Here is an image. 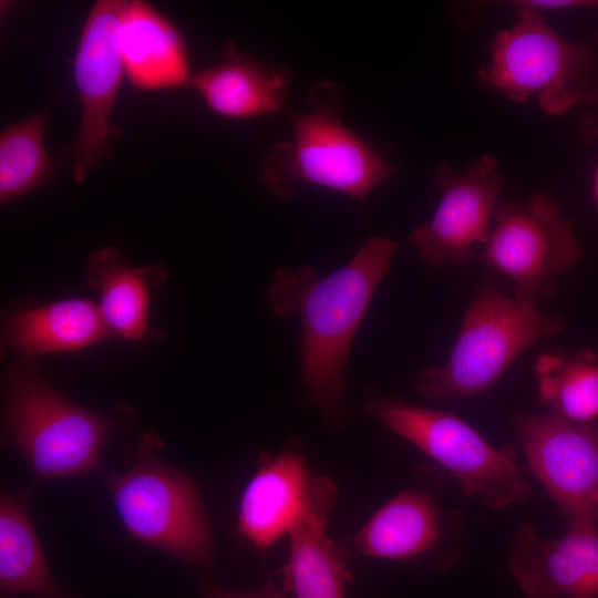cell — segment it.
I'll use <instances>...</instances> for the list:
<instances>
[{
	"label": "cell",
	"instance_id": "6da1fadb",
	"mask_svg": "<svg viewBox=\"0 0 598 598\" xmlns=\"http://www.w3.org/2000/svg\"><path fill=\"white\" fill-rule=\"evenodd\" d=\"M399 247L392 238L372 237L326 277H318L310 266L282 267L274 275L267 300L279 317L298 315L302 386L309 401L328 416L348 413L349 353Z\"/></svg>",
	"mask_w": 598,
	"mask_h": 598
},
{
	"label": "cell",
	"instance_id": "7a4b0ae2",
	"mask_svg": "<svg viewBox=\"0 0 598 598\" xmlns=\"http://www.w3.org/2000/svg\"><path fill=\"white\" fill-rule=\"evenodd\" d=\"M114 420L54 390L35 358L11 363L2 378V442L22 456L33 477L53 482L95 471Z\"/></svg>",
	"mask_w": 598,
	"mask_h": 598
},
{
	"label": "cell",
	"instance_id": "3957f363",
	"mask_svg": "<svg viewBox=\"0 0 598 598\" xmlns=\"http://www.w3.org/2000/svg\"><path fill=\"white\" fill-rule=\"evenodd\" d=\"M488 52L477 72L487 90L520 103L534 99L554 116L598 106V32L591 40L567 39L540 13L518 9L513 27L496 33Z\"/></svg>",
	"mask_w": 598,
	"mask_h": 598
},
{
	"label": "cell",
	"instance_id": "277c9868",
	"mask_svg": "<svg viewBox=\"0 0 598 598\" xmlns=\"http://www.w3.org/2000/svg\"><path fill=\"white\" fill-rule=\"evenodd\" d=\"M340 95L334 84H317L309 93L312 110L290 115L292 138L275 144L258 169L271 195L288 199L298 186L311 185L364 202L393 174L377 148L341 121Z\"/></svg>",
	"mask_w": 598,
	"mask_h": 598
},
{
	"label": "cell",
	"instance_id": "5b68a950",
	"mask_svg": "<svg viewBox=\"0 0 598 598\" xmlns=\"http://www.w3.org/2000/svg\"><path fill=\"white\" fill-rule=\"evenodd\" d=\"M564 327L533 301L485 289L467 307L446 362L423 369L415 389L430 400L485 393L520 354Z\"/></svg>",
	"mask_w": 598,
	"mask_h": 598
},
{
	"label": "cell",
	"instance_id": "8992f818",
	"mask_svg": "<svg viewBox=\"0 0 598 598\" xmlns=\"http://www.w3.org/2000/svg\"><path fill=\"white\" fill-rule=\"evenodd\" d=\"M368 413L445 468L466 496L502 511L525 502L532 486L516 462L514 446H493L453 411L371 396Z\"/></svg>",
	"mask_w": 598,
	"mask_h": 598
},
{
	"label": "cell",
	"instance_id": "52a82bcc",
	"mask_svg": "<svg viewBox=\"0 0 598 598\" xmlns=\"http://www.w3.org/2000/svg\"><path fill=\"white\" fill-rule=\"evenodd\" d=\"M104 483L125 530L136 540L209 570L214 537L199 486L184 472L148 460Z\"/></svg>",
	"mask_w": 598,
	"mask_h": 598
},
{
	"label": "cell",
	"instance_id": "ba28073f",
	"mask_svg": "<svg viewBox=\"0 0 598 598\" xmlns=\"http://www.w3.org/2000/svg\"><path fill=\"white\" fill-rule=\"evenodd\" d=\"M580 249L571 223L547 195L501 200L477 259L515 282V297L535 303L575 266Z\"/></svg>",
	"mask_w": 598,
	"mask_h": 598
},
{
	"label": "cell",
	"instance_id": "9c48e42d",
	"mask_svg": "<svg viewBox=\"0 0 598 598\" xmlns=\"http://www.w3.org/2000/svg\"><path fill=\"white\" fill-rule=\"evenodd\" d=\"M509 417L529 471L569 528L598 529V422L518 411Z\"/></svg>",
	"mask_w": 598,
	"mask_h": 598
},
{
	"label": "cell",
	"instance_id": "30bf717a",
	"mask_svg": "<svg viewBox=\"0 0 598 598\" xmlns=\"http://www.w3.org/2000/svg\"><path fill=\"white\" fill-rule=\"evenodd\" d=\"M124 1L97 0L90 9L73 59V76L81 102V122L71 144L73 177L84 182L111 155L121 135L112 114L124 68L120 49V21Z\"/></svg>",
	"mask_w": 598,
	"mask_h": 598
},
{
	"label": "cell",
	"instance_id": "8fae6325",
	"mask_svg": "<svg viewBox=\"0 0 598 598\" xmlns=\"http://www.w3.org/2000/svg\"><path fill=\"white\" fill-rule=\"evenodd\" d=\"M434 182L440 199L432 218L409 235L419 258L431 266L465 265L476 244L484 245L503 188L496 159L484 154L463 173L440 164Z\"/></svg>",
	"mask_w": 598,
	"mask_h": 598
},
{
	"label": "cell",
	"instance_id": "7c38bea8",
	"mask_svg": "<svg viewBox=\"0 0 598 598\" xmlns=\"http://www.w3.org/2000/svg\"><path fill=\"white\" fill-rule=\"evenodd\" d=\"M336 498L333 481L313 475L296 445L265 452L240 495L236 532L265 551L310 512L332 509Z\"/></svg>",
	"mask_w": 598,
	"mask_h": 598
},
{
	"label": "cell",
	"instance_id": "4fadbf2b",
	"mask_svg": "<svg viewBox=\"0 0 598 598\" xmlns=\"http://www.w3.org/2000/svg\"><path fill=\"white\" fill-rule=\"evenodd\" d=\"M461 514L445 508L431 487H410L381 506L357 533L353 550L369 558L444 569L461 555Z\"/></svg>",
	"mask_w": 598,
	"mask_h": 598
},
{
	"label": "cell",
	"instance_id": "5bb4252c",
	"mask_svg": "<svg viewBox=\"0 0 598 598\" xmlns=\"http://www.w3.org/2000/svg\"><path fill=\"white\" fill-rule=\"evenodd\" d=\"M509 569L526 598H598V530L569 528L558 539L523 524L508 553Z\"/></svg>",
	"mask_w": 598,
	"mask_h": 598
},
{
	"label": "cell",
	"instance_id": "9a60e30c",
	"mask_svg": "<svg viewBox=\"0 0 598 598\" xmlns=\"http://www.w3.org/2000/svg\"><path fill=\"white\" fill-rule=\"evenodd\" d=\"M124 74L138 91L190 86V55L179 28L143 0L124 1L120 21Z\"/></svg>",
	"mask_w": 598,
	"mask_h": 598
},
{
	"label": "cell",
	"instance_id": "2e32d148",
	"mask_svg": "<svg viewBox=\"0 0 598 598\" xmlns=\"http://www.w3.org/2000/svg\"><path fill=\"white\" fill-rule=\"evenodd\" d=\"M291 80L287 66L267 64L228 42L218 63L194 72L190 86L212 112L248 120L279 112Z\"/></svg>",
	"mask_w": 598,
	"mask_h": 598
},
{
	"label": "cell",
	"instance_id": "e0dca14e",
	"mask_svg": "<svg viewBox=\"0 0 598 598\" xmlns=\"http://www.w3.org/2000/svg\"><path fill=\"white\" fill-rule=\"evenodd\" d=\"M97 303L65 298L12 311L2 322V351L22 358L76 352L110 337Z\"/></svg>",
	"mask_w": 598,
	"mask_h": 598
},
{
	"label": "cell",
	"instance_id": "ac0fdd59",
	"mask_svg": "<svg viewBox=\"0 0 598 598\" xmlns=\"http://www.w3.org/2000/svg\"><path fill=\"white\" fill-rule=\"evenodd\" d=\"M165 277L159 266L132 267L113 246L90 255L85 279L99 292L97 307L111 337L140 342L154 336L148 322L151 293Z\"/></svg>",
	"mask_w": 598,
	"mask_h": 598
},
{
	"label": "cell",
	"instance_id": "d6986e66",
	"mask_svg": "<svg viewBox=\"0 0 598 598\" xmlns=\"http://www.w3.org/2000/svg\"><path fill=\"white\" fill-rule=\"evenodd\" d=\"M331 511L310 512L289 534V556L281 573L283 591L292 598H346L352 579L350 549L327 534Z\"/></svg>",
	"mask_w": 598,
	"mask_h": 598
},
{
	"label": "cell",
	"instance_id": "ffe728a7",
	"mask_svg": "<svg viewBox=\"0 0 598 598\" xmlns=\"http://www.w3.org/2000/svg\"><path fill=\"white\" fill-rule=\"evenodd\" d=\"M29 495L1 492L0 592L1 598L29 595L37 598H84L62 590L45 561L28 511Z\"/></svg>",
	"mask_w": 598,
	"mask_h": 598
},
{
	"label": "cell",
	"instance_id": "44dd1931",
	"mask_svg": "<svg viewBox=\"0 0 598 598\" xmlns=\"http://www.w3.org/2000/svg\"><path fill=\"white\" fill-rule=\"evenodd\" d=\"M539 400L551 414L577 423L598 422V358L589 350H555L535 363Z\"/></svg>",
	"mask_w": 598,
	"mask_h": 598
},
{
	"label": "cell",
	"instance_id": "7402d4cb",
	"mask_svg": "<svg viewBox=\"0 0 598 598\" xmlns=\"http://www.w3.org/2000/svg\"><path fill=\"white\" fill-rule=\"evenodd\" d=\"M48 109L13 122L0 133V203L16 200L42 185L52 168L44 143Z\"/></svg>",
	"mask_w": 598,
	"mask_h": 598
},
{
	"label": "cell",
	"instance_id": "603a6c76",
	"mask_svg": "<svg viewBox=\"0 0 598 598\" xmlns=\"http://www.w3.org/2000/svg\"><path fill=\"white\" fill-rule=\"evenodd\" d=\"M202 598H288L272 582H267L262 588L250 592H237L223 588L215 579L205 576L199 581Z\"/></svg>",
	"mask_w": 598,
	"mask_h": 598
},
{
	"label": "cell",
	"instance_id": "cb8c5ba5",
	"mask_svg": "<svg viewBox=\"0 0 598 598\" xmlns=\"http://www.w3.org/2000/svg\"><path fill=\"white\" fill-rule=\"evenodd\" d=\"M504 6H509L515 9H525L537 13L548 11H564L575 9H597L598 0H519L505 1Z\"/></svg>",
	"mask_w": 598,
	"mask_h": 598
},
{
	"label": "cell",
	"instance_id": "d4e9b609",
	"mask_svg": "<svg viewBox=\"0 0 598 598\" xmlns=\"http://www.w3.org/2000/svg\"><path fill=\"white\" fill-rule=\"evenodd\" d=\"M578 137L584 143L598 140V106L585 111L577 120Z\"/></svg>",
	"mask_w": 598,
	"mask_h": 598
},
{
	"label": "cell",
	"instance_id": "484cf974",
	"mask_svg": "<svg viewBox=\"0 0 598 598\" xmlns=\"http://www.w3.org/2000/svg\"><path fill=\"white\" fill-rule=\"evenodd\" d=\"M592 193H594L595 200L598 205V164L595 168L594 178H592Z\"/></svg>",
	"mask_w": 598,
	"mask_h": 598
}]
</instances>
